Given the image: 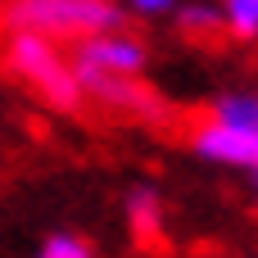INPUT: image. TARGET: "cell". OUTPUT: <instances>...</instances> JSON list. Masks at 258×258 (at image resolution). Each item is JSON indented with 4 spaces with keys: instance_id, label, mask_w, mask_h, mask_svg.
Segmentation results:
<instances>
[{
    "instance_id": "6da1fadb",
    "label": "cell",
    "mask_w": 258,
    "mask_h": 258,
    "mask_svg": "<svg viewBox=\"0 0 258 258\" xmlns=\"http://www.w3.org/2000/svg\"><path fill=\"white\" fill-rule=\"evenodd\" d=\"M150 68V45L118 27V32H100L91 41H77L73 50V73L82 86V100H100L109 109H132L141 104V73Z\"/></svg>"
},
{
    "instance_id": "7a4b0ae2",
    "label": "cell",
    "mask_w": 258,
    "mask_h": 258,
    "mask_svg": "<svg viewBox=\"0 0 258 258\" xmlns=\"http://www.w3.org/2000/svg\"><path fill=\"white\" fill-rule=\"evenodd\" d=\"M9 32H32L45 41H91L100 32H118L127 14L113 0H9L0 9Z\"/></svg>"
},
{
    "instance_id": "3957f363",
    "label": "cell",
    "mask_w": 258,
    "mask_h": 258,
    "mask_svg": "<svg viewBox=\"0 0 258 258\" xmlns=\"http://www.w3.org/2000/svg\"><path fill=\"white\" fill-rule=\"evenodd\" d=\"M5 68L32 86L45 104L73 113L82 109V86H77V73H73V54L45 36H32V32H9L5 36Z\"/></svg>"
},
{
    "instance_id": "277c9868",
    "label": "cell",
    "mask_w": 258,
    "mask_h": 258,
    "mask_svg": "<svg viewBox=\"0 0 258 258\" xmlns=\"http://www.w3.org/2000/svg\"><path fill=\"white\" fill-rule=\"evenodd\" d=\"M190 150L195 159L213 163V168H240V172H258V132L245 127H227L218 118H204L195 132H190Z\"/></svg>"
},
{
    "instance_id": "5b68a950",
    "label": "cell",
    "mask_w": 258,
    "mask_h": 258,
    "mask_svg": "<svg viewBox=\"0 0 258 258\" xmlns=\"http://www.w3.org/2000/svg\"><path fill=\"white\" fill-rule=\"evenodd\" d=\"M122 213H127V227L136 231V240L163 236V195H159V186H150V181L132 186L127 200H122Z\"/></svg>"
},
{
    "instance_id": "8992f818",
    "label": "cell",
    "mask_w": 258,
    "mask_h": 258,
    "mask_svg": "<svg viewBox=\"0 0 258 258\" xmlns=\"http://www.w3.org/2000/svg\"><path fill=\"white\" fill-rule=\"evenodd\" d=\"M209 118L227 122V127H245V132H258V91H227L213 100Z\"/></svg>"
},
{
    "instance_id": "52a82bcc",
    "label": "cell",
    "mask_w": 258,
    "mask_h": 258,
    "mask_svg": "<svg viewBox=\"0 0 258 258\" xmlns=\"http://www.w3.org/2000/svg\"><path fill=\"white\" fill-rule=\"evenodd\" d=\"M172 18H177V27H181L186 36H213V32H222V9H218V0H181V5L172 9Z\"/></svg>"
},
{
    "instance_id": "ba28073f",
    "label": "cell",
    "mask_w": 258,
    "mask_h": 258,
    "mask_svg": "<svg viewBox=\"0 0 258 258\" xmlns=\"http://www.w3.org/2000/svg\"><path fill=\"white\" fill-rule=\"evenodd\" d=\"M218 9H222V32H231L236 41L258 36V0H218Z\"/></svg>"
},
{
    "instance_id": "9c48e42d",
    "label": "cell",
    "mask_w": 258,
    "mask_h": 258,
    "mask_svg": "<svg viewBox=\"0 0 258 258\" xmlns=\"http://www.w3.org/2000/svg\"><path fill=\"white\" fill-rule=\"evenodd\" d=\"M32 258H95V245L77 231H50Z\"/></svg>"
},
{
    "instance_id": "30bf717a",
    "label": "cell",
    "mask_w": 258,
    "mask_h": 258,
    "mask_svg": "<svg viewBox=\"0 0 258 258\" xmlns=\"http://www.w3.org/2000/svg\"><path fill=\"white\" fill-rule=\"evenodd\" d=\"M122 14H141V18H163V14H172L181 0H113Z\"/></svg>"
},
{
    "instance_id": "8fae6325",
    "label": "cell",
    "mask_w": 258,
    "mask_h": 258,
    "mask_svg": "<svg viewBox=\"0 0 258 258\" xmlns=\"http://www.w3.org/2000/svg\"><path fill=\"white\" fill-rule=\"evenodd\" d=\"M254 181H258V172H254Z\"/></svg>"
}]
</instances>
